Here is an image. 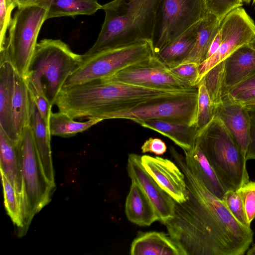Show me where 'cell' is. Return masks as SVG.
<instances>
[{"label": "cell", "instance_id": "21", "mask_svg": "<svg viewBox=\"0 0 255 255\" xmlns=\"http://www.w3.org/2000/svg\"><path fill=\"white\" fill-rule=\"evenodd\" d=\"M184 152L188 167L212 194L222 200L226 191L197 139L193 147L189 150L184 151Z\"/></svg>", "mask_w": 255, "mask_h": 255}, {"label": "cell", "instance_id": "33", "mask_svg": "<svg viewBox=\"0 0 255 255\" xmlns=\"http://www.w3.org/2000/svg\"><path fill=\"white\" fill-rule=\"evenodd\" d=\"M16 6L15 0H0V51L4 49L6 33L12 19L11 13Z\"/></svg>", "mask_w": 255, "mask_h": 255}, {"label": "cell", "instance_id": "29", "mask_svg": "<svg viewBox=\"0 0 255 255\" xmlns=\"http://www.w3.org/2000/svg\"><path fill=\"white\" fill-rule=\"evenodd\" d=\"M4 204L7 215L17 228L18 233L22 227V218L19 200L16 191L3 172L0 171Z\"/></svg>", "mask_w": 255, "mask_h": 255}, {"label": "cell", "instance_id": "25", "mask_svg": "<svg viewBox=\"0 0 255 255\" xmlns=\"http://www.w3.org/2000/svg\"><path fill=\"white\" fill-rule=\"evenodd\" d=\"M31 102L25 79L15 72L12 118L14 134L18 143L23 128L29 125Z\"/></svg>", "mask_w": 255, "mask_h": 255}, {"label": "cell", "instance_id": "4", "mask_svg": "<svg viewBox=\"0 0 255 255\" xmlns=\"http://www.w3.org/2000/svg\"><path fill=\"white\" fill-rule=\"evenodd\" d=\"M82 55L74 53L60 39L37 43L25 78L28 88L55 105L67 78L82 64Z\"/></svg>", "mask_w": 255, "mask_h": 255}, {"label": "cell", "instance_id": "15", "mask_svg": "<svg viewBox=\"0 0 255 255\" xmlns=\"http://www.w3.org/2000/svg\"><path fill=\"white\" fill-rule=\"evenodd\" d=\"M214 116L218 118L229 130L247 159L250 143L251 123L246 107L227 94L214 105Z\"/></svg>", "mask_w": 255, "mask_h": 255}, {"label": "cell", "instance_id": "24", "mask_svg": "<svg viewBox=\"0 0 255 255\" xmlns=\"http://www.w3.org/2000/svg\"><path fill=\"white\" fill-rule=\"evenodd\" d=\"M137 123L170 138L183 151L190 150L196 141L198 132L195 125L161 120H148Z\"/></svg>", "mask_w": 255, "mask_h": 255}, {"label": "cell", "instance_id": "42", "mask_svg": "<svg viewBox=\"0 0 255 255\" xmlns=\"http://www.w3.org/2000/svg\"><path fill=\"white\" fill-rule=\"evenodd\" d=\"M42 0H15L18 8L38 5Z\"/></svg>", "mask_w": 255, "mask_h": 255}, {"label": "cell", "instance_id": "18", "mask_svg": "<svg viewBox=\"0 0 255 255\" xmlns=\"http://www.w3.org/2000/svg\"><path fill=\"white\" fill-rule=\"evenodd\" d=\"M0 128L14 142L12 104L15 71L10 62L0 56Z\"/></svg>", "mask_w": 255, "mask_h": 255}, {"label": "cell", "instance_id": "10", "mask_svg": "<svg viewBox=\"0 0 255 255\" xmlns=\"http://www.w3.org/2000/svg\"><path fill=\"white\" fill-rule=\"evenodd\" d=\"M197 104V87L148 99L134 107L114 114L111 119H127L136 123L161 120L193 126L196 124Z\"/></svg>", "mask_w": 255, "mask_h": 255}, {"label": "cell", "instance_id": "1", "mask_svg": "<svg viewBox=\"0 0 255 255\" xmlns=\"http://www.w3.org/2000/svg\"><path fill=\"white\" fill-rule=\"evenodd\" d=\"M170 152L183 172L187 200L176 202L174 217L162 223L187 255H243L253 242L251 227L242 225L212 194L173 147Z\"/></svg>", "mask_w": 255, "mask_h": 255}, {"label": "cell", "instance_id": "41", "mask_svg": "<svg viewBox=\"0 0 255 255\" xmlns=\"http://www.w3.org/2000/svg\"><path fill=\"white\" fill-rule=\"evenodd\" d=\"M222 41V33L219 28V31L213 39L207 54L206 59L214 55L219 49Z\"/></svg>", "mask_w": 255, "mask_h": 255}, {"label": "cell", "instance_id": "22", "mask_svg": "<svg viewBox=\"0 0 255 255\" xmlns=\"http://www.w3.org/2000/svg\"><path fill=\"white\" fill-rule=\"evenodd\" d=\"M125 213L130 222L139 226H150L159 221L152 204L140 187L133 181H131L126 198Z\"/></svg>", "mask_w": 255, "mask_h": 255}, {"label": "cell", "instance_id": "9", "mask_svg": "<svg viewBox=\"0 0 255 255\" xmlns=\"http://www.w3.org/2000/svg\"><path fill=\"white\" fill-rule=\"evenodd\" d=\"M155 56L151 40L104 50L83 59L63 87L109 78L129 66Z\"/></svg>", "mask_w": 255, "mask_h": 255}, {"label": "cell", "instance_id": "47", "mask_svg": "<svg viewBox=\"0 0 255 255\" xmlns=\"http://www.w3.org/2000/svg\"><path fill=\"white\" fill-rule=\"evenodd\" d=\"M244 0H243V1H244Z\"/></svg>", "mask_w": 255, "mask_h": 255}, {"label": "cell", "instance_id": "43", "mask_svg": "<svg viewBox=\"0 0 255 255\" xmlns=\"http://www.w3.org/2000/svg\"><path fill=\"white\" fill-rule=\"evenodd\" d=\"M247 255H255V243L252 244L246 252Z\"/></svg>", "mask_w": 255, "mask_h": 255}, {"label": "cell", "instance_id": "7", "mask_svg": "<svg viewBox=\"0 0 255 255\" xmlns=\"http://www.w3.org/2000/svg\"><path fill=\"white\" fill-rule=\"evenodd\" d=\"M47 9L41 4L18 8L8 28L4 49L0 56L7 59L15 72L25 78L37 44Z\"/></svg>", "mask_w": 255, "mask_h": 255}, {"label": "cell", "instance_id": "26", "mask_svg": "<svg viewBox=\"0 0 255 255\" xmlns=\"http://www.w3.org/2000/svg\"><path fill=\"white\" fill-rule=\"evenodd\" d=\"M220 20L209 12L201 20L194 46L182 63L195 62L200 65L206 59L210 46L219 31Z\"/></svg>", "mask_w": 255, "mask_h": 255}, {"label": "cell", "instance_id": "36", "mask_svg": "<svg viewBox=\"0 0 255 255\" xmlns=\"http://www.w3.org/2000/svg\"><path fill=\"white\" fill-rule=\"evenodd\" d=\"M31 97L46 124L48 126L49 116L52 112V106L46 98L29 89Z\"/></svg>", "mask_w": 255, "mask_h": 255}, {"label": "cell", "instance_id": "30", "mask_svg": "<svg viewBox=\"0 0 255 255\" xmlns=\"http://www.w3.org/2000/svg\"><path fill=\"white\" fill-rule=\"evenodd\" d=\"M196 128L198 134L214 117V106L203 81L199 83Z\"/></svg>", "mask_w": 255, "mask_h": 255}, {"label": "cell", "instance_id": "23", "mask_svg": "<svg viewBox=\"0 0 255 255\" xmlns=\"http://www.w3.org/2000/svg\"><path fill=\"white\" fill-rule=\"evenodd\" d=\"M200 20L155 53V56L170 68L182 63L192 50Z\"/></svg>", "mask_w": 255, "mask_h": 255}, {"label": "cell", "instance_id": "35", "mask_svg": "<svg viewBox=\"0 0 255 255\" xmlns=\"http://www.w3.org/2000/svg\"><path fill=\"white\" fill-rule=\"evenodd\" d=\"M207 11L221 19L234 9L243 5L240 0H205Z\"/></svg>", "mask_w": 255, "mask_h": 255}, {"label": "cell", "instance_id": "46", "mask_svg": "<svg viewBox=\"0 0 255 255\" xmlns=\"http://www.w3.org/2000/svg\"><path fill=\"white\" fill-rule=\"evenodd\" d=\"M240 1L243 3V0H240Z\"/></svg>", "mask_w": 255, "mask_h": 255}, {"label": "cell", "instance_id": "6", "mask_svg": "<svg viewBox=\"0 0 255 255\" xmlns=\"http://www.w3.org/2000/svg\"><path fill=\"white\" fill-rule=\"evenodd\" d=\"M18 147L24 193L22 227L18 233L22 237L27 232L34 215L51 201L55 187L44 175L29 125L21 132Z\"/></svg>", "mask_w": 255, "mask_h": 255}, {"label": "cell", "instance_id": "38", "mask_svg": "<svg viewBox=\"0 0 255 255\" xmlns=\"http://www.w3.org/2000/svg\"><path fill=\"white\" fill-rule=\"evenodd\" d=\"M250 118V143L247 154V159L255 160V106L246 107Z\"/></svg>", "mask_w": 255, "mask_h": 255}, {"label": "cell", "instance_id": "12", "mask_svg": "<svg viewBox=\"0 0 255 255\" xmlns=\"http://www.w3.org/2000/svg\"><path fill=\"white\" fill-rule=\"evenodd\" d=\"M102 80L161 90L182 91L195 88L176 76L155 56L129 66Z\"/></svg>", "mask_w": 255, "mask_h": 255}, {"label": "cell", "instance_id": "17", "mask_svg": "<svg viewBox=\"0 0 255 255\" xmlns=\"http://www.w3.org/2000/svg\"><path fill=\"white\" fill-rule=\"evenodd\" d=\"M32 99V98H31ZM29 126L43 173L48 182L55 187L48 126L32 99Z\"/></svg>", "mask_w": 255, "mask_h": 255}, {"label": "cell", "instance_id": "19", "mask_svg": "<svg viewBox=\"0 0 255 255\" xmlns=\"http://www.w3.org/2000/svg\"><path fill=\"white\" fill-rule=\"evenodd\" d=\"M255 73V49L246 44L232 53L225 60L223 95Z\"/></svg>", "mask_w": 255, "mask_h": 255}, {"label": "cell", "instance_id": "13", "mask_svg": "<svg viewBox=\"0 0 255 255\" xmlns=\"http://www.w3.org/2000/svg\"><path fill=\"white\" fill-rule=\"evenodd\" d=\"M141 156L130 153L128 155L127 171L131 181L142 189L154 206L159 221L162 223L174 215L176 202L156 183L143 166Z\"/></svg>", "mask_w": 255, "mask_h": 255}, {"label": "cell", "instance_id": "14", "mask_svg": "<svg viewBox=\"0 0 255 255\" xmlns=\"http://www.w3.org/2000/svg\"><path fill=\"white\" fill-rule=\"evenodd\" d=\"M141 159L146 171L176 203L187 200L185 175L176 164L166 158L149 155L141 156Z\"/></svg>", "mask_w": 255, "mask_h": 255}, {"label": "cell", "instance_id": "28", "mask_svg": "<svg viewBox=\"0 0 255 255\" xmlns=\"http://www.w3.org/2000/svg\"><path fill=\"white\" fill-rule=\"evenodd\" d=\"M100 122V120L92 119H88L86 122H77L59 111L57 113L51 112L48 128L51 135L69 137L88 129Z\"/></svg>", "mask_w": 255, "mask_h": 255}, {"label": "cell", "instance_id": "2", "mask_svg": "<svg viewBox=\"0 0 255 255\" xmlns=\"http://www.w3.org/2000/svg\"><path fill=\"white\" fill-rule=\"evenodd\" d=\"M188 90L168 91L103 80L63 87L55 103L59 111L72 119H111L120 112L148 99Z\"/></svg>", "mask_w": 255, "mask_h": 255}, {"label": "cell", "instance_id": "5", "mask_svg": "<svg viewBox=\"0 0 255 255\" xmlns=\"http://www.w3.org/2000/svg\"><path fill=\"white\" fill-rule=\"evenodd\" d=\"M197 140L226 192L249 181L247 159L223 123L214 116Z\"/></svg>", "mask_w": 255, "mask_h": 255}, {"label": "cell", "instance_id": "3", "mask_svg": "<svg viewBox=\"0 0 255 255\" xmlns=\"http://www.w3.org/2000/svg\"><path fill=\"white\" fill-rule=\"evenodd\" d=\"M160 0H113L104 5L105 16L98 37L82 55L83 59L101 51L152 40Z\"/></svg>", "mask_w": 255, "mask_h": 255}, {"label": "cell", "instance_id": "8", "mask_svg": "<svg viewBox=\"0 0 255 255\" xmlns=\"http://www.w3.org/2000/svg\"><path fill=\"white\" fill-rule=\"evenodd\" d=\"M221 45L217 51L199 65V83L204 76L215 86L224 83L225 60L255 36V23L246 10L238 7L220 20Z\"/></svg>", "mask_w": 255, "mask_h": 255}, {"label": "cell", "instance_id": "45", "mask_svg": "<svg viewBox=\"0 0 255 255\" xmlns=\"http://www.w3.org/2000/svg\"><path fill=\"white\" fill-rule=\"evenodd\" d=\"M251 1H252V3L254 4H255V0H244L243 1V2H245V3H250Z\"/></svg>", "mask_w": 255, "mask_h": 255}, {"label": "cell", "instance_id": "34", "mask_svg": "<svg viewBox=\"0 0 255 255\" xmlns=\"http://www.w3.org/2000/svg\"><path fill=\"white\" fill-rule=\"evenodd\" d=\"M171 71L181 79L197 88L199 83V65L195 62H186L170 68Z\"/></svg>", "mask_w": 255, "mask_h": 255}, {"label": "cell", "instance_id": "44", "mask_svg": "<svg viewBox=\"0 0 255 255\" xmlns=\"http://www.w3.org/2000/svg\"><path fill=\"white\" fill-rule=\"evenodd\" d=\"M248 44L255 49V36L250 42L248 43Z\"/></svg>", "mask_w": 255, "mask_h": 255}, {"label": "cell", "instance_id": "32", "mask_svg": "<svg viewBox=\"0 0 255 255\" xmlns=\"http://www.w3.org/2000/svg\"><path fill=\"white\" fill-rule=\"evenodd\" d=\"M238 191L241 197L248 224L255 218V181H249Z\"/></svg>", "mask_w": 255, "mask_h": 255}, {"label": "cell", "instance_id": "31", "mask_svg": "<svg viewBox=\"0 0 255 255\" xmlns=\"http://www.w3.org/2000/svg\"><path fill=\"white\" fill-rule=\"evenodd\" d=\"M222 201L239 223L245 226L251 227L248 223L242 201L238 190L227 191Z\"/></svg>", "mask_w": 255, "mask_h": 255}, {"label": "cell", "instance_id": "39", "mask_svg": "<svg viewBox=\"0 0 255 255\" xmlns=\"http://www.w3.org/2000/svg\"><path fill=\"white\" fill-rule=\"evenodd\" d=\"M255 88V73L242 81L231 89L227 93L232 97L243 92Z\"/></svg>", "mask_w": 255, "mask_h": 255}, {"label": "cell", "instance_id": "40", "mask_svg": "<svg viewBox=\"0 0 255 255\" xmlns=\"http://www.w3.org/2000/svg\"><path fill=\"white\" fill-rule=\"evenodd\" d=\"M232 97L245 107L255 106V88L243 92Z\"/></svg>", "mask_w": 255, "mask_h": 255}, {"label": "cell", "instance_id": "20", "mask_svg": "<svg viewBox=\"0 0 255 255\" xmlns=\"http://www.w3.org/2000/svg\"><path fill=\"white\" fill-rule=\"evenodd\" d=\"M0 149V170L15 188L19 200L22 214L24 205V193L18 143L10 139L1 128Z\"/></svg>", "mask_w": 255, "mask_h": 255}, {"label": "cell", "instance_id": "37", "mask_svg": "<svg viewBox=\"0 0 255 255\" xmlns=\"http://www.w3.org/2000/svg\"><path fill=\"white\" fill-rule=\"evenodd\" d=\"M167 146L165 143L161 139L150 137L143 143L141 147L143 153L150 152L156 155H163L166 152Z\"/></svg>", "mask_w": 255, "mask_h": 255}, {"label": "cell", "instance_id": "27", "mask_svg": "<svg viewBox=\"0 0 255 255\" xmlns=\"http://www.w3.org/2000/svg\"><path fill=\"white\" fill-rule=\"evenodd\" d=\"M38 4L47 7V19L78 15H90L102 6L97 0H42Z\"/></svg>", "mask_w": 255, "mask_h": 255}, {"label": "cell", "instance_id": "11", "mask_svg": "<svg viewBox=\"0 0 255 255\" xmlns=\"http://www.w3.org/2000/svg\"><path fill=\"white\" fill-rule=\"evenodd\" d=\"M207 13L205 0H160L151 40L155 53Z\"/></svg>", "mask_w": 255, "mask_h": 255}, {"label": "cell", "instance_id": "16", "mask_svg": "<svg viewBox=\"0 0 255 255\" xmlns=\"http://www.w3.org/2000/svg\"><path fill=\"white\" fill-rule=\"evenodd\" d=\"M131 255H187L182 247L168 234L139 232L131 243Z\"/></svg>", "mask_w": 255, "mask_h": 255}]
</instances>
